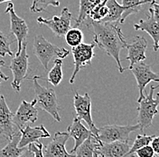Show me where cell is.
Returning a JSON list of instances; mask_svg holds the SVG:
<instances>
[{
    "mask_svg": "<svg viewBox=\"0 0 159 157\" xmlns=\"http://www.w3.org/2000/svg\"><path fill=\"white\" fill-rule=\"evenodd\" d=\"M103 0H80L79 15L77 19H75V27H80L87 17H89V13L98 4Z\"/></svg>",
    "mask_w": 159,
    "mask_h": 157,
    "instance_id": "obj_22",
    "label": "cell"
},
{
    "mask_svg": "<svg viewBox=\"0 0 159 157\" xmlns=\"http://www.w3.org/2000/svg\"><path fill=\"white\" fill-rule=\"evenodd\" d=\"M20 132V140L18 143V147L24 148L33 143H38L42 138H49L50 133L46 130L43 125L39 126L32 127L29 125L21 129Z\"/></svg>",
    "mask_w": 159,
    "mask_h": 157,
    "instance_id": "obj_16",
    "label": "cell"
},
{
    "mask_svg": "<svg viewBox=\"0 0 159 157\" xmlns=\"http://www.w3.org/2000/svg\"><path fill=\"white\" fill-rule=\"evenodd\" d=\"M135 155L136 157H157L153 148L149 145L139 149L135 153Z\"/></svg>",
    "mask_w": 159,
    "mask_h": 157,
    "instance_id": "obj_31",
    "label": "cell"
},
{
    "mask_svg": "<svg viewBox=\"0 0 159 157\" xmlns=\"http://www.w3.org/2000/svg\"><path fill=\"white\" fill-rule=\"evenodd\" d=\"M36 103V99H34L31 103L23 100L17 111L13 115V124L19 131L28 125V124H33L37 120L38 110L35 106Z\"/></svg>",
    "mask_w": 159,
    "mask_h": 157,
    "instance_id": "obj_11",
    "label": "cell"
},
{
    "mask_svg": "<svg viewBox=\"0 0 159 157\" xmlns=\"http://www.w3.org/2000/svg\"><path fill=\"white\" fill-rule=\"evenodd\" d=\"M93 157H100V156H99V155L97 154V152L95 151V152H94V154H93Z\"/></svg>",
    "mask_w": 159,
    "mask_h": 157,
    "instance_id": "obj_37",
    "label": "cell"
},
{
    "mask_svg": "<svg viewBox=\"0 0 159 157\" xmlns=\"http://www.w3.org/2000/svg\"><path fill=\"white\" fill-rule=\"evenodd\" d=\"M157 48L159 49V43H158V45H157Z\"/></svg>",
    "mask_w": 159,
    "mask_h": 157,
    "instance_id": "obj_40",
    "label": "cell"
},
{
    "mask_svg": "<svg viewBox=\"0 0 159 157\" xmlns=\"http://www.w3.org/2000/svg\"><path fill=\"white\" fill-rule=\"evenodd\" d=\"M126 48L128 49V56L126 59L130 62L128 67L129 70L134 65L139 62H144L147 58L146 52L148 48V41L143 37L138 36L134 37L130 43H127Z\"/></svg>",
    "mask_w": 159,
    "mask_h": 157,
    "instance_id": "obj_14",
    "label": "cell"
},
{
    "mask_svg": "<svg viewBox=\"0 0 159 157\" xmlns=\"http://www.w3.org/2000/svg\"><path fill=\"white\" fill-rule=\"evenodd\" d=\"M150 4L151 6L149 7V12L153 15L154 19L159 23V3H157L156 0H152Z\"/></svg>",
    "mask_w": 159,
    "mask_h": 157,
    "instance_id": "obj_33",
    "label": "cell"
},
{
    "mask_svg": "<svg viewBox=\"0 0 159 157\" xmlns=\"http://www.w3.org/2000/svg\"><path fill=\"white\" fill-rule=\"evenodd\" d=\"M49 6L54 7H60L59 0H33V3L30 7V10L33 13H41L47 9Z\"/></svg>",
    "mask_w": 159,
    "mask_h": 157,
    "instance_id": "obj_29",
    "label": "cell"
},
{
    "mask_svg": "<svg viewBox=\"0 0 159 157\" xmlns=\"http://www.w3.org/2000/svg\"><path fill=\"white\" fill-rule=\"evenodd\" d=\"M91 27L94 34V43L99 46V48L104 50L106 54L113 57L116 61L120 74L123 68L120 61V51L126 48L127 40L125 38L119 23H108V22H94L91 21Z\"/></svg>",
    "mask_w": 159,
    "mask_h": 157,
    "instance_id": "obj_1",
    "label": "cell"
},
{
    "mask_svg": "<svg viewBox=\"0 0 159 157\" xmlns=\"http://www.w3.org/2000/svg\"><path fill=\"white\" fill-rule=\"evenodd\" d=\"M106 2H107V0H103L102 2H100L91 10V12L89 15V17L91 19V21L100 22L104 17H106L108 16L109 9L106 6Z\"/></svg>",
    "mask_w": 159,
    "mask_h": 157,
    "instance_id": "obj_28",
    "label": "cell"
},
{
    "mask_svg": "<svg viewBox=\"0 0 159 157\" xmlns=\"http://www.w3.org/2000/svg\"><path fill=\"white\" fill-rule=\"evenodd\" d=\"M68 134L70 137H72L74 139V147L70 151V154L75 153L76 149L79 147L80 145L88 138L91 135V133L88 128L84 126L81 124V121L78 118H74L71 125L68 126Z\"/></svg>",
    "mask_w": 159,
    "mask_h": 157,
    "instance_id": "obj_18",
    "label": "cell"
},
{
    "mask_svg": "<svg viewBox=\"0 0 159 157\" xmlns=\"http://www.w3.org/2000/svg\"><path fill=\"white\" fill-rule=\"evenodd\" d=\"M154 137H155V135H137L134 143L132 144L131 147L129 149L128 157H136L135 153L140 148L150 145L151 141L153 140Z\"/></svg>",
    "mask_w": 159,
    "mask_h": 157,
    "instance_id": "obj_27",
    "label": "cell"
},
{
    "mask_svg": "<svg viewBox=\"0 0 159 157\" xmlns=\"http://www.w3.org/2000/svg\"><path fill=\"white\" fill-rule=\"evenodd\" d=\"M2 66H6V63L4 60H0V79H2L3 81H7L9 77L7 76H6L2 71H1V67Z\"/></svg>",
    "mask_w": 159,
    "mask_h": 157,
    "instance_id": "obj_36",
    "label": "cell"
},
{
    "mask_svg": "<svg viewBox=\"0 0 159 157\" xmlns=\"http://www.w3.org/2000/svg\"><path fill=\"white\" fill-rule=\"evenodd\" d=\"M64 37H65V41L68 46L71 47H75L82 43L83 33L79 27H72L68 30V32L65 34Z\"/></svg>",
    "mask_w": 159,
    "mask_h": 157,
    "instance_id": "obj_26",
    "label": "cell"
},
{
    "mask_svg": "<svg viewBox=\"0 0 159 157\" xmlns=\"http://www.w3.org/2000/svg\"><path fill=\"white\" fill-rule=\"evenodd\" d=\"M99 144L100 142L98 138L91 134V135L76 149L75 157H93V154L97 150Z\"/></svg>",
    "mask_w": 159,
    "mask_h": 157,
    "instance_id": "obj_21",
    "label": "cell"
},
{
    "mask_svg": "<svg viewBox=\"0 0 159 157\" xmlns=\"http://www.w3.org/2000/svg\"><path fill=\"white\" fill-rule=\"evenodd\" d=\"M159 85L154 86H151L148 93L145 90L144 98L139 102L138 106V125H139V130L145 132L148 129L153 123L154 117L158 114L157 106L159 105V93H157V97L154 98V92L158 88Z\"/></svg>",
    "mask_w": 159,
    "mask_h": 157,
    "instance_id": "obj_2",
    "label": "cell"
},
{
    "mask_svg": "<svg viewBox=\"0 0 159 157\" xmlns=\"http://www.w3.org/2000/svg\"><path fill=\"white\" fill-rule=\"evenodd\" d=\"M106 6L109 9L108 16L104 17L100 22H108V23H120L122 15L125 11V8L122 5L118 3L117 0H107Z\"/></svg>",
    "mask_w": 159,
    "mask_h": 157,
    "instance_id": "obj_20",
    "label": "cell"
},
{
    "mask_svg": "<svg viewBox=\"0 0 159 157\" xmlns=\"http://www.w3.org/2000/svg\"><path fill=\"white\" fill-rule=\"evenodd\" d=\"M134 28L135 30L147 32L154 41V50L158 51L157 45L159 43V23L154 19L153 15L151 13L147 17L146 19H141L138 24H135Z\"/></svg>",
    "mask_w": 159,
    "mask_h": 157,
    "instance_id": "obj_19",
    "label": "cell"
},
{
    "mask_svg": "<svg viewBox=\"0 0 159 157\" xmlns=\"http://www.w3.org/2000/svg\"><path fill=\"white\" fill-rule=\"evenodd\" d=\"M139 130V125H108L99 128L98 140L101 143L108 144L113 142H129L130 134Z\"/></svg>",
    "mask_w": 159,
    "mask_h": 157,
    "instance_id": "obj_6",
    "label": "cell"
},
{
    "mask_svg": "<svg viewBox=\"0 0 159 157\" xmlns=\"http://www.w3.org/2000/svg\"><path fill=\"white\" fill-rule=\"evenodd\" d=\"M2 81H3V80H2V79H0V84L2 83Z\"/></svg>",
    "mask_w": 159,
    "mask_h": 157,
    "instance_id": "obj_39",
    "label": "cell"
},
{
    "mask_svg": "<svg viewBox=\"0 0 159 157\" xmlns=\"http://www.w3.org/2000/svg\"><path fill=\"white\" fill-rule=\"evenodd\" d=\"M30 148V150L34 153V157H44L43 156V145L41 142L38 143H33L30 144L29 145H27Z\"/></svg>",
    "mask_w": 159,
    "mask_h": 157,
    "instance_id": "obj_32",
    "label": "cell"
},
{
    "mask_svg": "<svg viewBox=\"0 0 159 157\" xmlns=\"http://www.w3.org/2000/svg\"><path fill=\"white\" fill-rule=\"evenodd\" d=\"M5 13L9 14L10 16V31L16 37V41L18 43V49L16 54L18 55L22 49L23 43L26 41V37L28 36V27L26 22L16 15L13 3L9 2L7 4Z\"/></svg>",
    "mask_w": 159,
    "mask_h": 157,
    "instance_id": "obj_12",
    "label": "cell"
},
{
    "mask_svg": "<svg viewBox=\"0 0 159 157\" xmlns=\"http://www.w3.org/2000/svg\"><path fill=\"white\" fill-rule=\"evenodd\" d=\"M151 146L157 156H159V136H155L151 141Z\"/></svg>",
    "mask_w": 159,
    "mask_h": 157,
    "instance_id": "obj_34",
    "label": "cell"
},
{
    "mask_svg": "<svg viewBox=\"0 0 159 157\" xmlns=\"http://www.w3.org/2000/svg\"><path fill=\"white\" fill-rule=\"evenodd\" d=\"M151 1L152 0H122V6L124 7L125 11L122 15L120 24L124 23L127 17L130 15L139 13L143 5L147 3H151Z\"/></svg>",
    "mask_w": 159,
    "mask_h": 157,
    "instance_id": "obj_24",
    "label": "cell"
},
{
    "mask_svg": "<svg viewBox=\"0 0 159 157\" xmlns=\"http://www.w3.org/2000/svg\"><path fill=\"white\" fill-rule=\"evenodd\" d=\"M18 157H34V153L30 150L29 147H25V150L23 151V153H22Z\"/></svg>",
    "mask_w": 159,
    "mask_h": 157,
    "instance_id": "obj_35",
    "label": "cell"
},
{
    "mask_svg": "<svg viewBox=\"0 0 159 157\" xmlns=\"http://www.w3.org/2000/svg\"><path fill=\"white\" fill-rule=\"evenodd\" d=\"M40 76H34V90L35 94V99L37 101L39 107L51 115L53 119L57 122H61L59 115V105L56 94L52 88H48L40 85L38 79Z\"/></svg>",
    "mask_w": 159,
    "mask_h": 157,
    "instance_id": "obj_4",
    "label": "cell"
},
{
    "mask_svg": "<svg viewBox=\"0 0 159 157\" xmlns=\"http://www.w3.org/2000/svg\"><path fill=\"white\" fill-rule=\"evenodd\" d=\"M10 1H12V0H0V4L4 3V2H10Z\"/></svg>",
    "mask_w": 159,
    "mask_h": 157,
    "instance_id": "obj_38",
    "label": "cell"
},
{
    "mask_svg": "<svg viewBox=\"0 0 159 157\" xmlns=\"http://www.w3.org/2000/svg\"><path fill=\"white\" fill-rule=\"evenodd\" d=\"M13 43V40L9 38L7 35H5L2 31H0V56H6L7 55L13 56L14 53L11 51L10 46Z\"/></svg>",
    "mask_w": 159,
    "mask_h": 157,
    "instance_id": "obj_30",
    "label": "cell"
},
{
    "mask_svg": "<svg viewBox=\"0 0 159 157\" xmlns=\"http://www.w3.org/2000/svg\"><path fill=\"white\" fill-rule=\"evenodd\" d=\"M73 105L76 113V118L80 121H84L88 125L90 133L97 137L99 128L96 127L91 117V99L89 94L86 93L83 96H80L79 93H75L73 97Z\"/></svg>",
    "mask_w": 159,
    "mask_h": 157,
    "instance_id": "obj_7",
    "label": "cell"
},
{
    "mask_svg": "<svg viewBox=\"0 0 159 157\" xmlns=\"http://www.w3.org/2000/svg\"><path fill=\"white\" fill-rule=\"evenodd\" d=\"M33 51L40 61L41 65L46 71L48 70V66L52 59L55 57L63 59L67 57L70 54V51L63 47L61 48L55 46L54 44L45 39L42 35H37L34 37Z\"/></svg>",
    "mask_w": 159,
    "mask_h": 157,
    "instance_id": "obj_3",
    "label": "cell"
},
{
    "mask_svg": "<svg viewBox=\"0 0 159 157\" xmlns=\"http://www.w3.org/2000/svg\"><path fill=\"white\" fill-rule=\"evenodd\" d=\"M95 47H96V44L93 42L91 44L81 43L79 46L72 47L71 54L73 56V60H74V70L69 80L70 84L74 83L76 76L79 73L80 68L88 65H90L91 60L95 56V53H94Z\"/></svg>",
    "mask_w": 159,
    "mask_h": 157,
    "instance_id": "obj_9",
    "label": "cell"
},
{
    "mask_svg": "<svg viewBox=\"0 0 159 157\" xmlns=\"http://www.w3.org/2000/svg\"><path fill=\"white\" fill-rule=\"evenodd\" d=\"M71 13L68 7H63L60 16H54L52 18H43L39 17L37 22L39 24L46 26L48 28L52 31V33L57 37H64L65 34L70 28L71 21Z\"/></svg>",
    "mask_w": 159,
    "mask_h": 157,
    "instance_id": "obj_10",
    "label": "cell"
},
{
    "mask_svg": "<svg viewBox=\"0 0 159 157\" xmlns=\"http://www.w3.org/2000/svg\"><path fill=\"white\" fill-rule=\"evenodd\" d=\"M27 42H24L22 49L18 55H16L10 63L8 66L13 74V81L11 83L12 87L16 90V93L21 91V84L25 79L27 72L29 69V56L26 52Z\"/></svg>",
    "mask_w": 159,
    "mask_h": 157,
    "instance_id": "obj_5",
    "label": "cell"
},
{
    "mask_svg": "<svg viewBox=\"0 0 159 157\" xmlns=\"http://www.w3.org/2000/svg\"><path fill=\"white\" fill-rule=\"evenodd\" d=\"M63 78V73H62V59L56 58L54 60V64L52 68L50 70L48 73V78L47 81L51 85L57 86Z\"/></svg>",
    "mask_w": 159,
    "mask_h": 157,
    "instance_id": "obj_25",
    "label": "cell"
},
{
    "mask_svg": "<svg viewBox=\"0 0 159 157\" xmlns=\"http://www.w3.org/2000/svg\"><path fill=\"white\" fill-rule=\"evenodd\" d=\"M20 140L19 134H16L11 140L8 141L7 145L4 148L0 149V157H18L23 153L25 148L18 147Z\"/></svg>",
    "mask_w": 159,
    "mask_h": 157,
    "instance_id": "obj_23",
    "label": "cell"
},
{
    "mask_svg": "<svg viewBox=\"0 0 159 157\" xmlns=\"http://www.w3.org/2000/svg\"><path fill=\"white\" fill-rule=\"evenodd\" d=\"M132 74L134 75L135 78L137 80L138 87H139V96L137 102L139 103L144 98V91L146 90V86L150 82L159 83V75L155 73L151 66L146 64L145 62H139L138 64L134 65L129 69Z\"/></svg>",
    "mask_w": 159,
    "mask_h": 157,
    "instance_id": "obj_8",
    "label": "cell"
},
{
    "mask_svg": "<svg viewBox=\"0 0 159 157\" xmlns=\"http://www.w3.org/2000/svg\"><path fill=\"white\" fill-rule=\"evenodd\" d=\"M70 135L66 132H56L47 145L43 148L44 157H75L67 152L65 144Z\"/></svg>",
    "mask_w": 159,
    "mask_h": 157,
    "instance_id": "obj_13",
    "label": "cell"
},
{
    "mask_svg": "<svg viewBox=\"0 0 159 157\" xmlns=\"http://www.w3.org/2000/svg\"><path fill=\"white\" fill-rule=\"evenodd\" d=\"M131 147L129 142H113L99 145L96 152L100 157H128Z\"/></svg>",
    "mask_w": 159,
    "mask_h": 157,
    "instance_id": "obj_17",
    "label": "cell"
},
{
    "mask_svg": "<svg viewBox=\"0 0 159 157\" xmlns=\"http://www.w3.org/2000/svg\"><path fill=\"white\" fill-rule=\"evenodd\" d=\"M13 115L4 96L0 94V135L8 141L16 134L13 124Z\"/></svg>",
    "mask_w": 159,
    "mask_h": 157,
    "instance_id": "obj_15",
    "label": "cell"
}]
</instances>
